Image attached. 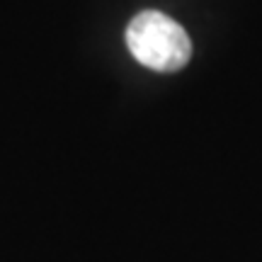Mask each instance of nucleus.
I'll return each instance as SVG.
<instances>
[{
    "label": "nucleus",
    "mask_w": 262,
    "mask_h": 262,
    "mask_svg": "<svg viewBox=\"0 0 262 262\" xmlns=\"http://www.w3.org/2000/svg\"><path fill=\"white\" fill-rule=\"evenodd\" d=\"M126 47L141 66L158 73L180 71L192 58V41L185 27L158 10H143L131 19Z\"/></svg>",
    "instance_id": "nucleus-1"
}]
</instances>
